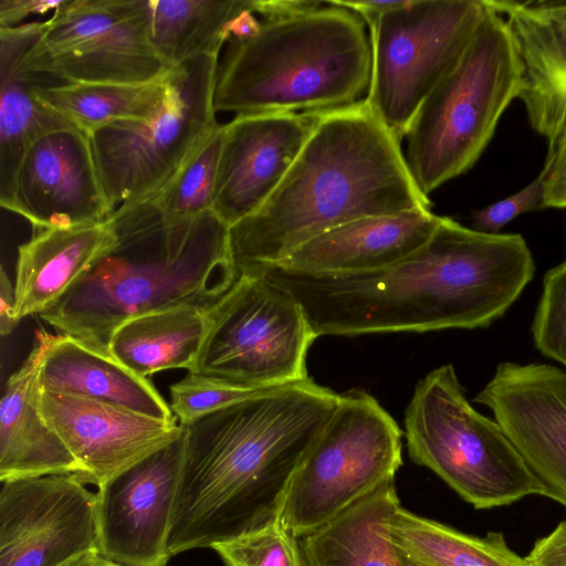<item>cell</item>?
<instances>
[{"label": "cell", "mask_w": 566, "mask_h": 566, "mask_svg": "<svg viewBox=\"0 0 566 566\" xmlns=\"http://www.w3.org/2000/svg\"><path fill=\"white\" fill-rule=\"evenodd\" d=\"M534 273L521 234L485 233L441 217L421 248L379 271L306 274L272 266L260 275L294 296L318 337L485 328Z\"/></svg>", "instance_id": "1"}, {"label": "cell", "mask_w": 566, "mask_h": 566, "mask_svg": "<svg viewBox=\"0 0 566 566\" xmlns=\"http://www.w3.org/2000/svg\"><path fill=\"white\" fill-rule=\"evenodd\" d=\"M338 398L308 378L184 424L168 556L211 548L273 520Z\"/></svg>", "instance_id": "2"}, {"label": "cell", "mask_w": 566, "mask_h": 566, "mask_svg": "<svg viewBox=\"0 0 566 566\" xmlns=\"http://www.w3.org/2000/svg\"><path fill=\"white\" fill-rule=\"evenodd\" d=\"M400 143L365 99L318 114L275 191L229 227L238 275H260L308 240L353 220L430 209Z\"/></svg>", "instance_id": "3"}, {"label": "cell", "mask_w": 566, "mask_h": 566, "mask_svg": "<svg viewBox=\"0 0 566 566\" xmlns=\"http://www.w3.org/2000/svg\"><path fill=\"white\" fill-rule=\"evenodd\" d=\"M107 220L112 247L40 314L95 350L109 355L114 331L133 317L180 308L209 312L239 279L229 227L213 211L168 218L140 200L118 207Z\"/></svg>", "instance_id": "4"}, {"label": "cell", "mask_w": 566, "mask_h": 566, "mask_svg": "<svg viewBox=\"0 0 566 566\" xmlns=\"http://www.w3.org/2000/svg\"><path fill=\"white\" fill-rule=\"evenodd\" d=\"M226 45L216 112L322 114L354 105L368 93L366 24L334 0L290 17L261 19L254 32Z\"/></svg>", "instance_id": "5"}, {"label": "cell", "mask_w": 566, "mask_h": 566, "mask_svg": "<svg viewBox=\"0 0 566 566\" xmlns=\"http://www.w3.org/2000/svg\"><path fill=\"white\" fill-rule=\"evenodd\" d=\"M485 6L462 57L422 102L406 135L408 169L427 197L475 165L523 87L510 28Z\"/></svg>", "instance_id": "6"}, {"label": "cell", "mask_w": 566, "mask_h": 566, "mask_svg": "<svg viewBox=\"0 0 566 566\" xmlns=\"http://www.w3.org/2000/svg\"><path fill=\"white\" fill-rule=\"evenodd\" d=\"M405 429L410 459L475 509L509 505L533 494L548 497L501 424L469 402L451 364L417 384Z\"/></svg>", "instance_id": "7"}, {"label": "cell", "mask_w": 566, "mask_h": 566, "mask_svg": "<svg viewBox=\"0 0 566 566\" xmlns=\"http://www.w3.org/2000/svg\"><path fill=\"white\" fill-rule=\"evenodd\" d=\"M218 67L219 55L172 66L166 75V99L150 118L117 120L88 135L114 211L160 191L218 125Z\"/></svg>", "instance_id": "8"}, {"label": "cell", "mask_w": 566, "mask_h": 566, "mask_svg": "<svg viewBox=\"0 0 566 566\" xmlns=\"http://www.w3.org/2000/svg\"><path fill=\"white\" fill-rule=\"evenodd\" d=\"M402 432L368 392L350 389L298 467L277 516L301 538L335 517L402 464Z\"/></svg>", "instance_id": "9"}, {"label": "cell", "mask_w": 566, "mask_h": 566, "mask_svg": "<svg viewBox=\"0 0 566 566\" xmlns=\"http://www.w3.org/2000/svg\"><path fill=\"white\" fill-rule=\"evenodd\" d=\"M485 10L484 0H402L368 27L371 76L365 101L399 142L462 57Z\"/></svg>", "instance_id": "10"}, {"label": "cell", "mask_w": 566, "mask_h": 566, "mask_svg": "<svg viewBox=\"0 0 566 566\" xmlns=\"http://www.w3.org/2000/svg\"><path fill=\"white\" fill-rule=\"evenodd\" d=\"M207 315V334L190 373L248 389L308 379L306 356L317 335L283 287L263 275L239 276Z\"/></svg>", "instance_id": "11"}, {"label": "cell", "mask_w": 566, "mask_h": 566, "mask_svg": "<svg viewBox=\"0 0 566 566\" xmlns=\"http://www.w3.org/2000/svg\"><path fill=\"white\" fill-rule=\"evenodd\" d=\"M23 60L61 83H149L169 67L148 36L146 0H63Z\"/></svg>", "instance_id": "12"}, {"label": "cell", "mask_w": 566, "mask_h": 566, "mask_svg": "<svg viewBox=\"0 0 566 566\" xmlns=\"http://www.w3.org/2000/svg\"><path fill=\"white\" fill-rule=\"evenodd\" d=\"M97 549V499L75 474L2 482L0 566H64Z\"/></svg>", "instance_id": "13"}, {"label": "cell", "mask_w": 566, "mask_h": 566, "mask_svg": "<svg viewBox=\"0 0 566 566\" xmlns=\"http://www.w3.org/2000/svg\"><path fill=\"white\" fill-rule=\"evenodd\" d=\"M473 400L493 412L548 497L566 507V370L502 361Z\"/></svg>", "instance_id": "14"}, {"label": "cell", "mask_w": 566, "mask_h": 566, "mask_svg": "<svg viewBox=\"0 0 566 566\" xmlns=\"http://www.w3.org/2000/svg\"><path fill=\"white\" fill-rule=\"evenodd\" d=\"M184 434L98 485L97 549L124 566H167Z\"/></svg>", "instance_id": "15"}, {"label": "cell", "mask_w": 566, "mask_h": 566, "mask_svg": "<svg viewBox=\"0 0 566 566\" xmlns=\"http://www.w3.org/2000/svg\"><path fill=\"white\" fill-rule=\"evenodd\" d=\"M34 230L106 221L114 212L104 191L90 136L76 127L35 139L19 165L10 203Z\"/></svg>", "instance_id": "16"}, {"label": "cell", "mask_w": 566, "mask_h": 566, "mask_svg": "<svg viewBox=\"0 0 566 566\" xmlns=\"http://www.w3.org/2000/svg\"><path fill=\"white\" fill-rule=\"evenodd\" d=\"M318 114L235 115L224 124L212 200L213 213L231 227L275 191L303 148Z\"/></svg>", "instance_id": "17"}, {"label": "cell", "mask_w": 566, "mask_h": 566, "mask_svg": "<svg viewBox=\"0 0 566 566\" xmlns=\"http://www.w3.org/2000/svg\"><path fill=\"white\" fill-rule=\"evenodd\" d=\"M40 408L84 469L101 485L184 434L177 418L161 420L93 399L41 390Z\"/></svg>", "instance_id": "18"}, {"label": "cell", "mask_w": 566, "mask_h": 566, "mask_svg": "<svg viewBox=\"0 0 566 566\" xmlns=\"http://www.w3.org/2000/svg\"><path fill=\"white\" fill-rule=\"evenodd\" d=\"M502 17L523 64L524 104L531 127L554 146L566 133V0H484Z\"/></svg>", "instance_id": "19"}, {"label": "cell", "mask_w": 566, "mask_h": 566, "mask_svg": "<svg viewBox=\"0 0 566 566\" xmlns=\"http://www.w3.org/2000/svg\"><path fill=\"white\" fill-rule=\"evenodd\" d=\"M440 220L430 209L353 220L308 240L273 266L306 274L379 271L421 248Z\"/></svg>", "instance_id": "20"}, {"label": "cell", "mask_w": 566, "mask_h": 566, "mask_svg": "<svg viewBox=\"0 0 566 566\" xmlns=\"http://www.w3.org/2000/svg\"><path fill=\"white\" fill-rule=\"evenodd\" d=\"M52 334L39 329L27 359L7 380L0 401V481L51 474H75L84 469L40 408L39 371Z\"/></svg>", "instance_id": "21"}, {"label": "cell", "mask_w": 566, "mask_h": 566, "mask_svg": "<svg viewBox=\"0 0 566 566\" xmlns=\"http://www.w3.org/2000/svg\"><path fill=\"white\" fill-rule=\"evenodd\" d=\"M45 25L31 21L0 29V203L4 209L28 147L42 135L74 127L36 93L39 85L59 81L22 64Z\"/></svg>", "instance_id": "22"}, {"label": "cell", "mask_w": 566, "mask_h": 566, "mask_svg": "<svg viewBox=\"0 0 566 566\" xmlns=\"http://www.w3.org/2000/svg\"><path fill=\"white\" fill-rule=\"evenodd\" d=\"M108 220L75 228L33 230L18 248L15 317L51 307L113 244Z\"/></svg>", "instance_id": "23"}, {"label": "cell", "mask_w": 566, "mask_h": 566, "mask_svg": "<svg viewBox=\"0 0 566 566\" xmlns=\"http://www.w3.org/2000/svg\"><path fill=\"white\" fill-rule=\"evenodd\" d=\"M39 385L41 390L84 397L156 419L176 418L149 379L63 334L51 337L41 363Z\"/></svg>", "instance_id": "24"}, {"label": "cell", "mask_w": 566, "mask_h": 566, "mask_svg": "<svg viewBox=\"0 0 566 566\" xmlns=\"http://www.w3.org/2000/svg\"><path fill=\"white\" fill-rule=\"evenodd\" d=\"M400 506L395 478L388 479L298 538L305 566H405L390 530Z\"/></svg>", "instance_id": "25"}, {"label": "cell", "mask_w": 566, "mask_h": 566, "mask_svg": "<svg viewBox=\"0 0 566 566\" xmlns=\"http://www.w3.org/2000/svg\"><path fill=\"white\" fill-rule=\"evenodd\" d=\"M207 313L180 308L133 317L114 331L109 355L140 377L168 369L192 371L208 329Z\"/></svg>", "instance_id": "26"}, {"label": "cell", "mask_w": 566, "mask_h": 566, "mask_svg": "<svg viewBox=\"0 0 566 566\" xmlns=\"http://www.w3.org/2000/svg\"><path fill=\"white\" fill-rule=\"evenodd\" d=\"M251 0H146L148 36L161 60L176 66L219 55Z\"/></svg>", "instance_id": "27"}, {"label": "cell", "mask_w": 566, "mask_h": 566, "mask_svg": "<svg viewBox=\"0 0 566 566\" xmlns=\"http://www.w3.org/2000/svg\"><path fill=\"white\" fill-rule=\"evenodd\" d=\"M390 530L405 566H528L502 533L464 534L402 506L392 515Z\"/></svg>", "instance_id": "28"}, {"label": "cell", "mask_w": 566, "mask_h": 566, "mask_svg": "<svg viewBox=\"0 0 566 566\" xmlns=\"http://www.w3.org/2000/svg\"><path fill=\"white\" fill-rule=\"evenodd\" d=\"M166 75L138 84L48 82L39 85L36 93L74 127L90 135L117 120L150 118L166 99Z\"/></svg>", "instance_id": "29"}, {"label": "cell", "mask_w": 566, "mask_h": 566, "mask_svg": "<svg viewBox=\"0 0 566 566\" xmlns=\"http://www.w3.org/2000/svg\"><path fill=\"white\" fill-rule=\"evenodd\" d=\"M224 125L218 124L174 178L147 200L168 218H192L212 211Z\"/></svg>", "instance_id": "30"}, {"label": "cell", "mask_w": 566, "mask_h": 566, "mask_svg": "<svg viewBox=\"0 0 566 566\" xmlns=\"http://www.w3.org/2000/svg\"><path fill=\"white\" fill-rule=\"evenodd\" d=\"M226 566H305L298 538L276 515L266 524L212 547Z\"/></svg>", "instance_id": "31"}, {"label": "cell", "mask_w": 566, "mask_h": 566, "mask_svg": "<svg viewBox=\"0 0 566 566\" xmlns=\"http://www.w3.org/2000/svg\"><path fill=\"white\" fill-rule=\"evenodd\" d=\"M531 331L536 349L566 370V259L544 275Z\"/></svg>", "instance_id": "32"}, {"label": "cell", "mask_w": 566, "mask_h": 566, "mask_svg": "<svg viewBox=\"0 0 566 566\" xmlns=\"http://www.w3.org/2000/svg\"><path fill=\"white\" fill-rule=\"evenodd\" d=\"M546 167L528 185L517 192L473 213V229L485 233L500 230L517 216L543 209V191Z\"/></svg>", "instance_id": "33"}, {"label": "cell", "mask_w": 566, "mask_h": 566, "mask_svg": "<svg viewBox=\"0 0 566 566\" xmlns=\"http://www.w3.org/2000/svg\"><path fill=\"white\" fill-rule=\"evenodd\" d=\"M543 209L566 208V133L554 146H548L544 163Z\"/></svg>", "instance_id": "34"}, {"label": "cell", "mask_w": 566, "mask_h": 566, "mask_svg": "<svg viewBox=\"0 0 566 566\" xmlns=\"http://www.w3.org/2000/svg\"><path fill=\"white\" fill-rule=\"evenodd\" d=\"M525 559L528 566H566V518L537 539Z\"/></svg>", "instance_id": "35"}, {"label": "cell", "mask_w": 566, "mask_h": 566, "mask_svg": "<svg viewBox=\"0 0 566 566\" xmlns=\"http://www.w3.org/2000/svg\"><path fill=\"white\" fill-rule=\"evenodd\" d=\"M63 0H1L0 29L20 25V22L32 14H44L55 11Z\"/></svg>", "instance_id": "36"}, {"label": "cell", "mask_w": 566, "mask_h": 566, "mask_svg": "<svg viewBox=\"0 0 566 566\" xmlns=\"http://www.w3.org/2000/svg\"><path fill=\"white\" fill-rule=\"evenodd\" d=\"M252 10L262 19L290 17L323 4L318 0H251Z\"/></svg>", "instance_id": "37"}, {"label": "cell", "mask_w": 566, "mask_h": 566, "mask_svg": "<svg viewBox=\"0 0 566 566\" xmlns=\"http://www.w3.org/2000/svg\"><path fill=\"white\" fill-rule=\"evenodd\" d=\"M15 317L14 286L11 284L6 270L1 268L0 274V333L2 336L10 335L18 326Z\"/></svg>", "instance_id": "38"}, {"label": "cell", "mask_w": 566, "mask_h": 566, "mask_svg": "<svg viewBox=\"0 0 566 566\" xmlns=\"http://www.w3.org/2000/svg\"><path fill=\"white\" fill-rule=\"evenodd\" d=\"M402 0L391 1H344L334 0L335 3L355 12L366 25H371L382 13L400 4Z\"/></svg>", "instance_id": "39"}, {"label": "cell", "mask_w": 566, "mask_h": 566, "mask_svg": "<svg viewBox=\"0 0 566 566\" xmlns=\"http://www.w3.org/2000/svg\"><path fill=\"white\" fill-rule=\"evenodd\" d=\"M64 566H124L118 563H115L103 555H101L98 552L90 553L87 555H84L77 559H74Z\"/></svg>", "instance_id": "40"}]
</instances>
